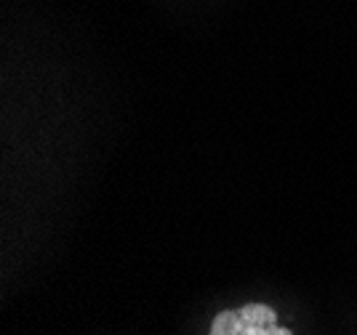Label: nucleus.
<instances>
[{
	"instance_id": "f257e3e1",
	"label": "nucleus",
	"mask_w": 357,
	"mask_h": 335,
	"mask_svg": "<svg viewBox=\"0 0 357 335\" xmlns=\"http://www.w3.org/2000/svg\"><path fill=\"white\" fill-rule=\"evenodd\" d=\"M208 335H294L278 325V311L267 304L227 309L211 322Z\"/></svg>"
}]
</instances>
